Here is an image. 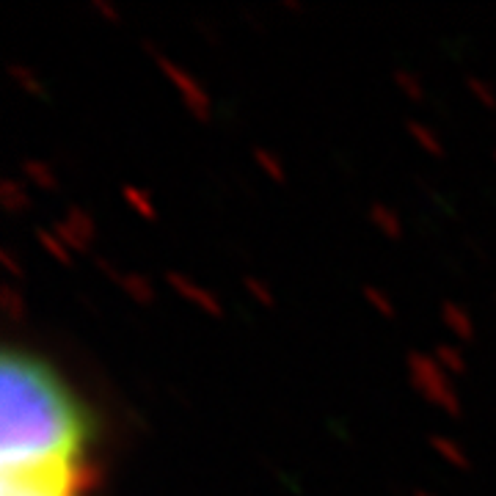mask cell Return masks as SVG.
Returning <instances> with one entry per match:
<instances>
[{"mask_svg": "<svg viewBox=\"0 0 496 496\" xmlns=\"http://www.w3.org/2000/svg\"><path fill=\"white\" fill-rule=\"evenodd\" d=\"M414 496H433V494H430V491H425V488H417V491H414Z\"/></svg>", "mask_w": 496, "mask_h": 496, "instance_id": "25", "label": "cell"}, {"mask_svg": "<svg viewBox=\"0 0 496 496\" xmlns=\"http://www.w3.org/2000/svg\"><path fill=\"white\" fill-rule=\"evenodd\" d=\"M406 367H408V381L422 400H427L430 406H435L444 414H452V417H458L463 411V400L455 389L452 375H447L441 369V364L433 358V353L411 351Z\"/></svg>", "mask_w": 496, "mask_h": 496, "instance_id": "3", "label": "cell"}, {"mask_svg": "<svg viewBox=\"0 0 496 496\" xmlns=\"http://www.w3.org/2000/svg\"><path fill=\"white\" fill-rule=\"evenodd\" d=\"M408 136H411V141L417 143L425 154L430 157H444V141H441V133H435L430 125L425 122H408Z\"/></svg>", "mask_w": 496, "mask_h": 496, "instance_id": "11", "label": "cell"}, {"mask_svg": "<svg viewBox=\"0 0 496 496\" xmlns=\"http://www.w3.org/2000/svg\"><path fill=\"white\" fill-rule=\"evenodd\" d=\"M466 86H469L472 97H474L483 108L496 111V88L488 83V80H483V77H469V80H466Z\"/></svg>", "mask_w": 496, "mask_h": 496, "instance_id": "19", "label": "cell"}, {"mask_svg": "<svg viewBox=\"0 0 496 496\" xmlns=\"http://www.w3.org/2000/svg\"><path fill=\"white\" fill-rule=\"evenodd\" d=\"M0 303H3V309H6L8 314H19V309H25V301H22V295H17L14 287H3Z\"/></svg>", "mask_w": 496, "mask_h": 496, "instance_id": "22", "label": "cell"}, {"mask_svg": "<svg viewBox=\"0 0 496 496\" xmlns=\"http://www.w3.org/2000/svg\"><path fill=\"white\" fill-rule=\"evenodd\" d=\"M364 298H367V303H369L378 314H383V317H394V314H397L394 301H392L381 287H372V284H369V287L364 289Z\"/></svg>", "mask_w": 496, "mask_h": 496, "instance_id": "20", "label": "cell"}, {"mask_svg": "<svg viewBox=\"0 0 496 496\" xmlns=\"http://www.w3.org/2000/svg\"><path fill=\"white\" fill-rule=\"evenodd\" d=\"M394 83H397V88L408 97V99H414V102H419V99H425V83H422V77L417 74V72L411 70H403V67H397L394 70Z\"/></svg>", "mask_w": 496, "mask_h": 496, "instance_id": "16", "label": "cell"}, {"mask_svg": "<svg viewBox=\"0 0 496 496\" xmlns=\"http://www.w3.org/2000/svg\"><path fill=\"white\" fill-rule=\"evenodd\" d=\"M166 282H168V287H171L182 301L199 306L202 312H207V314H213V317H221V314H223V306H221V301L215 298L213 292H210L207 287L196 284L193 279H188L185 273H179V271H177V273L168 271V273H166Z\"/></svg>", "mask_w": 496, "mask_h": 496, "instance_id": "6", "label": "cell"}, {"mask_svg": "<svg viewBox=\"0 0 496 496\" xmlns=\"http://www.w3.org/2000/svg\"><path fill=\"white\" fill-rule=\"evenodd\" d=\"M22 177L28 182H33L36 188H45V191H56L58 188V174L50 163L39 160V157H28L22 160Z\"/></svg>", "mask_w": 496, "mask_h": 496, "instance_id": "10", "label": "cell"}, {"mask_svg": "<svg viewBox=\"0 0 496 496\" xmlns=\"http://www.w3.org/2000/svg\"><path fill=\"white\" fill-rule=\"evenodd\" d=\"M91 419L64 378L39 355L6 348L0 361V472L88 461Z\"/></svg>", "mask_w": 496, "mask_h": 496, "instance_id": "1", "label": "cell"}, {"mask_svg": "<svg viewBox=\"0 0 496 496\" xmlns=\"http://www.w3.org/2000/svg\"><path fill=\"white\" fill-rule=\"evenodd\" d=\"M53 229L58 232V237L70 246L74 254L86 251L94 243V237H97V221H94V215L86 213L83 207H70L67 213L53 223Z\"/></svg>", "mask_w": 496, "mask_h": 496, "instance_id": "5", "label": "cell"}, {"mask_svg": "<svg viewBox=\"0 0 496 496\" xmlns=\"http://www.w3.org/2000/svg\"><path fill=\"white\" fill-rule=\"evenodd\" d=\"M94 483V463L36 472H0V496H88Z\"/></svg>", "mask_w": 496, "mask_h": 496, "instance_id": "2", "label": "cell"}, {"mask_svg": "<svg viewBox=\"0 0 496 496\" xmlns=\"http://www.w3.org/2000/svg\"><path fill=\"white\" fill-rule=\"evenodd\" d=\"M246 289L262 303V306H273L276 303V298H273V292H271V287L265 282H259V279H254V276H248L246 279Z\"/></svg>", "mask_w": 496, "mask_h": 496, "instance_id": "21", "label": "cell"}, {"mask_svg": "<svg viewBox=\"0 0 496 496\" xmlns=\"http://www.w3.org/2000/svg\"><path fill=\"white\" fill-rule=\"evenodd\" d=\"M119 284H122V289H125L136 303H141V306L152 303V298H154V287H152V282H149L146 276H141V273H122V276H119Z\"/></svg>", "mask_w": 496, "mask_h": 496, "instance_id": "15", "label": "cell"}, {"mask_svg": "<svg viewBox=\"0 0 496 496\" xmlns=\"http://www.w3.org/2000/svg\"><path fill=\"white\" fill-rule=\"evenodd\" d=\"M0 205L8 210V213H19V210H28V191L22 188L19 179L14 177H3L0 179Z\"/></svg>", "mask_w": 496, "mask_h": 496, "instance_id": "13", "label": "cell"}, {"mask_svg": "<svg viewBox=\"0 0 496 496\" xmlns=\"http://www.w3.org/2000/svg\"><path fill=\"white\" fill-rule=\"evenodd\" d=\"M438 317H441V326H444L458 342L474 339L477 326H474V317H472V312H469L466 306H461V303H455V301H444V303L438 306Z\"/></svg>", "mask_w": 496, "mask_h": 496, "instance_id": "7", "label": "cell"}, {"mask_svg": "<svg viewBox=\"0 0 496 496\" xmlns=\"http://www.w3.org/2000/svg\"><path fill=\"white\" fill-rule=\"evenodd\" d=\"M11 74L17 77V83H19L25 91H33V94L42 91V83L33 77V72L28 70V67H11Z\"/></svg>", "mask_w": 496, "mask_h": 496, "instance_id": "23", "label": "cell"}, {"mask_svg": "<svg viewBox=\"0 0 496 496\" xmlns=\"http://www.w3.org/2000/svg\"><path fill=\"white\" fill-rule=\"evenodd\" d=\"M36 240H39V246H42L58 265H72L74 251L58 237V232H56L53 226H50V229H36Z\"/></svg>", "mask_w": 496, "mask_h": 496, "instance_id": "12", "label": "cell"}, {"mask_svg": "<svg viewBox=\"0 0 496 496\" xmlns=\"http://www.w3.org/2000/svg\"><path fill=\"white\" fill-rule=\"evenodd\" d=\"M433 358H435V361L441 364V369H444L447 375H452V378L466 375V369H469V361H466V355L461 353L458 345H435V348H433Z\"/></svg>", "mask_w": 496, "mask_h": 496, "instance_id": "14", "label": "cell"}, {"mask_svg": "<svg viewBox=\"0 0 496 496\" xmlns=\"http://www.w3.org/2000/svg\"><path fill=\"white\" fill-rule=\"evenodd\" d=\"M122 196H125L127 207H130V210H136L141 218H154V202H152V196H149L146 191L136 188V185H125Z\"/></svg>", "mask_w": 496, "mask_h": 496, "instance_id": "18", "label": "cell"}, {"mask_svg": "<svg viewBox=\"0 0 496 496\" xmlns=\"http://www.w3.org/2000/svg\"><path fill=\"white\" fill-rule=\"evenodd\" d=\"M0 259L6 262V271H8V273H14V276H22V268L17 265V259H14L8 251H3V254H0Z\"/></svg>", "mask_w": 496, "mask_h": 496, "instance_id": "24", "label": "cell"}, {"mask_svg": "<svg viewBox=\"0 0 496 496\" xmlns=\"http://www.w3.org/2000/svg\"><path fill=\"white\" fill-rule=\"evenodd\" d=\"M254 160L265 171V177H271L273 182H284L287 179V168H284L282 157L276 152H271V149H254Z\"/></svg>", "mask_w": 496, "mask_h": 496, "instance_id": "17", "label": "cell"}, {"mask_svg": "<svg viewBox=\"0 0 496 496\" xmlns=\"http://www.w3.org/2000/svg\"><path fill=\"white\" fill-rule=\"evenodd\" d=\"M157 67H160V72L166 74V80L174 86V91L179 94L182 105H185L196 119L207 122V119L213 116V99H210L207 88H205L191 72L182 70L179 64H174V61L166 58V56H157Z\"/></svg>", "mask_w": 496, "mask_h": 496, "instance_id": "4", "label": "cell"}, {"mask_svg": "<svg viewBox=\"0 0 496 496\" xmlns=\"http://www.w3.org/2000/svg\"><path fill=\"white\" fill-rule=\"evenodd\" d=\"M430 447L441 455V461L444 463H449L452 469H469L472 466V458H469V452L463 449V444L458 441V438H449V435H430Z\"/></svg>", "mask_w": 496, "mask_h": 496, "instance_id": "9", "label": "cell"}, {"mask_svg": "<svg viewBox=\"0 0 496 496\" xmlns=\"http://www.w3.org/2000/svg\"><path fill=\"white\" fill-rule=\"evenodd\" d=\"M369 223H372L383 237H389V240H400L403 232H406L400 213H397L392 205H386V202H372V205H369Z\"/></svg>", "mask_w": 496, "mask_h": 496, "instance_id": "8", "label": "cell"}]
</instances>
